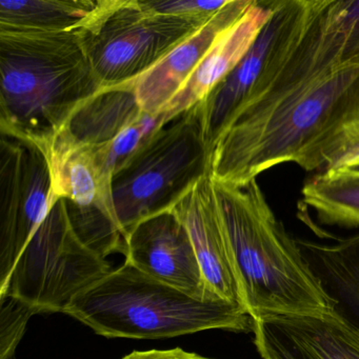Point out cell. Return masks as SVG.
Listing matches in <instances>:
<instances>
[{"label": "cell", "instance_id": "cell-14", "mask_svg": "<svg viewBox=\"0 0 359 359\" xmlns=\"http://www.w3.org/2000/svg\"><path fill=\"white\" fill-rule=\"evenodd\" d=\"M41 149L49 165L53 194L79 207L100 210L116 224L111 180L102 173L95 149L75 140L66 127Z\"/></svg>", "mask_w": 359, "mask_h": 359}, {"label": "cell", "instance_id": "cell-21", "mask_svg": "<svg viewBox=\"0 0 359 359\" xmlns=\"http://www.w3.org/2000/svg\"><path fill=\"white\" fill-rule=\"evenodd\" d=\"M0 359H13L29 319L36 311L26 302L10 295L0 297Z\"/></svg>", "mask_w": 359, "mask_h": 359}, {"label": "cell", "instance_id": "cell-16", "mask_svg": "<svg viewBox=\"0 0 359 359\" xmlns=\"http://www.w3.org/2000/svg\"><path fill=\"white\" fill-rule=\"evenodd\" d=\"M276 28L277 20L273 8L270 20L241 64L197 104L203 135L211 155L229 119L247 97L262 73Z\"/></svg>", "mask_w": 359, "mask_h": 359}, {"label": "cell", "instance_id": "cell-8", "mask_svg": "<svg viewBox=\"0 0 359 359\" xmlns=\"http://www.w3.org/2000/svg\"><path fill=\"white\" fill-rule=\"evenodd\" d=\"M57 197L45 153L32 142H0V296L22 252Z\"/></svg>", "mask_w": 359, "mask_h": 359}, {"label": "cell", "instance_id": "cell-7", "mask_svg": "<svg viewBox=\"0 0 359 359\" xmlns=\"http://www.w3.org/2000/svg\"><path fill=\"white\" fill-rule=\"evenodd\" d=\"M112 271L75 234L66 201L56 198L14 269L3 296L26 302L39 313L66 310L73 298Z\"/></svg>", "mask_w": 359, "mask_h": 359}, {"label": "cell", "instance_id": "cell-6", "mask_svg": "<svg viewBox=\"0 0 359 359\" xmlns=\"http://www.w3.org/2000/svg\"><path fill=\"white\" fill-rule=\"evenodd\" d=\"M209 20L150 13L140 0H104L79 36L100 86L109 89L137 81Z\"/></svg>", "mask_w": 359, "mask_h": 359}, {"label": "cell", "instance_id": "cell-3", "mask_svg": "<svg viewBox=\"0 0 359 359\" xmlns=\"http://www.w3.org/2000/svg\"><path fill=\"white\" fill-rule=\"evenodd\" d=\"M212 184L243 306L252 318L331 311L297 241L277 219L257 180L243 186Z\"/></svg>", "mask_w": 359, "mask_h": 359}, {"label": "cell", "instance_id": "cell-19", "mask_svg": "<svg viewBox=\"0 0 359 359\" xmlns=\"http://www.w3.org/2000/svg\"><path fill=\"white\" fill-rule=\"evenodd\" d=\"M302 194L323 224L359 228V176L323 171L304 184Z\"/></svg>", "mask_w": 359, "mask_h": 359}, {"label": "cell", "instance_id": "cell-17", "mask_svg": "<svg viewBox=\"0 0 359 359\" xmlns=\"http://www.w3.org/2000/svg\"><path fill=\"white\" fill-rule=\"evenodd\" d=\"M136 81L102 89L87 100L66 126L71 135L86 146H106L146 118L136 97Z\"/></svg>", "mask_w": 359, "mask_h": 359}, {"label": "cell", "instance_id": "cell-24", "mask_svg": "<svg viewBox=\"0 0 359 359\" xmlns=\"http://www.w3.org/2000/svg\"><path fill=\"white\" fill-rule=\"evenodd\" d=\"M330 171H335L344 175L359 176V161L342 165L337 169L330 170Z\"/></svg>", "mask_w": 359, "mask_h": 359}, {"label": "cell", "instance_id": "cell-23", "mask_svg": "<svg viewBox=\"0 0 359 359\" xmlns=\"http://www.w3.org/2000/svg\"><path fill=\"white\" fill-rule=\"evenodd\" d=\"M121 359H214L180 348L170 350L134 351Z\"/></svg>", "mask_w": 359, "mask_h": 359}, {"label": "cell", "instance_id": "cell-1", "mask_svg": "<svg viewBox=\"0 0 359 359\" xmlns=\"http://www.w3.org/2000/svg\"><path fill=\"white\" fill-rule=\"evenodd\" d=\"M262 73L214 146L211 177L243 186L276 165H299L346 110L359 65L319 31L308 6L281 4Z\"/></svg>", "mask_w": 359, "mask_h": 359}, {"label": "cell", "instance_id": "cell-11", "mask_svg": "<svg viewBox=\"0 0 359 359\" xmlns=\"http://www.w3.org/2000/svg\"><path fill=\"white\" fill-rule=\"evenodd\" d=\"M172 212L188 230L208 292L245 309L211 175L201 180Z\"/></svg>", "mask_w": 359, "mask_h": 359}, {"label": "cell", "instance_id": "cell-5", "mask_svg": "<svg viewBox=\"0 0 359 359\" xmlns=\"http://www.w3.org/2000/svg\"><path fill=\"white\" fill-rule=\"evenodd\" d=\"M211 175L198 106L151 134L111 180L117 228L127 238L140 222L172 211Z\"/></svg>", "mask_w": 359, "mask_h": 359}, {"label": "cell", "instance_id": "cell-10", "mask_svg": "<svg viewBox=\"0 0 359 359\" xmlns=\"http://www.w3.org/2000/svg\"><path fill=\"white\" fill-rule=\"evenodd\" d=\"M262 359H359V335L331 311L254 319Z\"/></svg>", "mask_w": 359, "mask_h": 359}, {"label": "cell", "instance_id": "cell-18", "mask_svg": "<svg viewBox=\"0 0 359 359\" xmlns=\"http://www.w3.org/2000/svg\"><path fill=\"white\" fill-rule=\"evenodd\" d=\"M104 0H1L0 30L68 33L86 28Z\"/></svg>", "mask_w": 359, "mask_h": 359}, {"label": "cell", "instance_id": "cell-15", "mask_svg": "<svg viewBox=\"0 0 359 359\" xmlns=\"http://www.w3.org/2000/svg\"><path fill=\"white\" fill-rule=\"evenodd\" d=\"M296 241L331 312L359 335V233L333 245Z\"/></svg>", "mask_w": 359, "mask_h": 359}, {"label": "cell", "instance_id": "cell-4", "mask_svg": "<svg viewBox=\"0 0 359 359\" xmlns=\"http://www.w3.org/2000/svg\"><path fill=\"white\" fill-rule=\"evenodd\" d=\"M64 313L108 338L159 339L207 330L253 332L254 327L243 306L198 299L127 262L79 292Z\"/></svg>", "mask_w": 359, "mask_h": 359}, {"label": "cell", "instance_id": "cell-22", "mask_svg": "<svg viewBox=\"0 0 359 359\" xmlns=\"http://www.w3.org/2000/svg\"><path fill=\"white\" fill-rule=\"evenodd\" d=\"M230 0H140L142 9L159 15L209 20Z\"/></svg>", "mask_w": 359, "mask_h": 359}, {"label": "cell", "instance_id": "cell-2", "mask_svg": "<svg viewBox=\"0 0 359 359\" xmlns=\"http://www.w3.org/2000/svg\"><path fill=\"white\" fill-rule=\"evenodd\" d=\"M0 134L41 148L102 88L79 31L0 30Z\"/></svg>", "mask_w": 359, "mask_h": 359}, {"label": "cell", "instance_id": "cell-13", "mask_svg": "<svg viewBox=\"0 0 359 359\" xmlns=\"http://www.w3.org/2000/svg\"><path fill=\"white\" fill-rule=\"evenodd\" d=\"M253 0H230L198 31L178 43L136 81V97L146 114L157 117L188 81L219 35L234 24Z\"/></svg>", "mask_w": 359, "mask_h": 359}, {"label": "cell", "instance_id": "cell-12", "mask_svg": "<svg viewBox=\"0 0 359 359\" xmlns=\"http://www.w3.org/2000/svg\"><path fill=\"white\" fill-rule=\"evenodd\" d=\"M273 14V0H253L216 39L201 64L159 115L165 126L201 104L245 57Z\"/></svg>", "mask_w": 359, "mask_h": 359}, {"label": "cell", "instance_id": "cell-20", "mask_svg": "<svg viewBox=\"0 0 359 359\" xmlns=\"http://www.w3.org/2000/svg\"><path fill=\"white\" fill-rule=\"evenodd\" d=\"M359 161V83L346 110L329 133L306 155L304 171H330Z\"/></svg>", "mask_w": 359, "mask_h": 359}, {"label": "cell", "instance_id": "cell-9", "mask_svg": "<svg viewBox=\"0 0 359 359\" xmlns=\"http://www.w3.org/2000/svg\"><path fill=\"white\" fill-rule=\"evenodd\" d=\"M126 262L149 276L201 300L213 297L205 287L190 235L172 211L138 224L126 238Z\"/></svg>", "mask_w": 359, "mask_h": 359}]
</instances>
